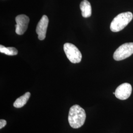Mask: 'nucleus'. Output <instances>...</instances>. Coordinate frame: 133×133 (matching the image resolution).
I'll return each mask as SVG.
<instances>
[{"mask_svg": "<svg viewBox=\"0 0 133 133\" xmlns=\"http://www.w3.org/2000/svg\"><path fill=\"white\" fill-rule=\"evenodd\" d=\"M85 111L79 105H72L70 109L68 121L72 128L77 129L81 127L85 122Z\"/></svg>", "mask_w": 133, "mask_h": 133, "instance_id": "obj_1", "label": "nucleus"}, {"mask_svg": "<svg viewBox=\"0 0 133 133\" xmlns=\"http://www.w3.org/2000/svg\"><path fill=\"white\" fill-rule=\"evenodd\" d=\"M133 18V14L131 12L120 14L112 21L110 26L111 31L114 32H118L122 30L131 21Z\"/></svg>", "mask_w": 133, "mask_h": 133, "instance_id": "obj_2", "label": "nucleus"}, {"mask_svg": "<svg viewBox=\"0 0 133 133\" xmlns=\"http://www.w3.org/2000/svg\"><path fill=\"white\" fill-rule=\"evenodd\" d=\"M64 50L68 59L71 62L76 64L81 62L82 54L79 49L74 44L66 43L64 45Z\"/></svg>", "mask_w": 133, "mask_h": 133, "instance_id": "obj_3", "label": "nucleus"}, {"mask_svg": "<svg viewBox=\"0 0 133 133\" xmlns=\"http://www.w3.org/2000/svg\"><path fill=\"white\" fill-rule=\"evenodd\" d=\"M133 54V43H125L120 45L114 54L116 61H120L130 57Z\"/></svg>", "mask_w": 133, "mask_h": 133, "instance_id": "obj_4", "label": "nucleus"}, {"mask_svg": "<svg viewBox=\"0 0 133 133\" xmlns=\"http://www.w3.org/2000/svg\"><path fill=\"white\" fill-rule=\"evenodd\" d=\"M30 19L28 17L24 14L17 16L15 18L16 25H15V32L19 35L24 34L28 28Z\"/></svg>", "mask_w": 133, "mask_h": 133, "instance_id": "obj_5", "label": "nucleus"}, {"mask_svg": "<svg viewBox=\"0 0 133 133\" xmlns=\"http://www.w3.org/2000/svg\"><path fill=\"white\" fill-rule=\"evenodd\" d=\"M132 86L128 83H124L116 88L115 95L117 98L121 100H126L132 93Z\"/></svg>", "mask_w": 133, "mask_h": 133, "instance_id": "obj_6", "label": "nucleus"}, {"mask_svg": "<svg viewBox=\"0 0 133 133\" xmlns=\"http://www.w3.org/2000/svg\"><path fill=\"white\" fill-rule=\"evenodd\" d=\"M48 22L49 20L48 16L45 15H44L37 25L36 32L38 35V39L41 41L43 40L45 38Z\"/></svg>", "mask_w": 133, "mask_h": 133, "instance_id": "obj_7", "label": "nucleus"}, {"mask_svg": "<svg viewBox=\"0 0 133 133\" xmlns=\"http://www.w3.org/2000/svg\"><path fill=\"white\" fill-rule=\"evenodd\" d=\"M80 8L82 16L84 18L90 17L92 14V8L90 3L87 0H83L81 2Z\"/></svg>", "mask_w": 133, "mask_h": 133, "instance_id": "obj_8", "label": "nucleus"}, {"mask_svg": "<svg viewBox=\"0 0 133 133\" xmlns=\"http://www.w3.org/2000/svg\"><path fill=\"white\" fill-rule=\"evenodd\" d=\"M31 96L30 92H26L25 94L17 98L14 103V106L16 108H21L26 105Z\"/></svg>", "mask_w": 133, "mask_h": 133, "instance_id": "obj_9", "label": "nucleus"}, {"mask_svg": "<svg viewBox=\"0 0 133 133\" xmlns=\"http://www.w3.org/2000/svg\"><path fill=\"white\" fill-rule=\"evenodd\" d=\"M0 52L10 56L16 55L18 54V51L15 48L13 47L6 48L2 45H1L0 46Z\"/></svg>", "mask_w": 133, "mask_h": 133, "instance_id": "obj_10", "label": "nucleus"}, {"mask_svg": "<svg viewBox=\"0 0 133 133\" xmlns=\"http://www.w3.org/2000/svg\"><path fill=\"white\" fill-rule=\"evenodd\" d=\"M6 124V121L4 119H1L0 120V129L3 128L4 127Z\"/></svg>", "mask_w": 133, "mask_h": 133, "instance_id": "obj_11", "label": "nucleus"}]
</instances>
